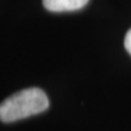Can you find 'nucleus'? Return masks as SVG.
Returning a JSON list of instances; mask_svg holds the SVG:
<instances>
[{
	"label": "nucleus",
	"instance_id": "f03ea898",
	"mask_svg": "<svg viewBox=\"0 0 131 131\" xmlns=\"http://www.w3.org/2000/svg\"><path fill=\"white\" fill-rule=\"evenodd\" d=\"M89 0H42V5L51 12H67L83 9Z\"/></svg>",
	"mask_w": 131,
	"mask_h": 131
},
{
	"label": "nucleus",
	"instance_id": "f257e3e1",
	"mask_svg": "<svg viewBox=\"0 0 131 131\" xmlns=\"http://www.w3.org/2000/svg\"><path fill=\"white\" fill-rule=\"evenodd\" d=\"M49 98L41 89L30 88L21 90L0 103V120L12 123L46 111Z\"/></svg>",
	"mask_w": 131,
	"mask_h": 131
},
{
	"label": "nucleus",
	"instance_id": "7ed1b4c3",
	"mask_svg": "<svg viewBox=\"0 0 131 131\" xmlns=\"http://www.w3.org/2000/svg\"><path fill=\"white\" fill-rule=\"evenodd\" d=\"M124 45H125V49H126V51L131 55V29L126 33V35H125Z\"/></svg>",
	"mask_w": 131,
	"mask_h": 131
}]
</instances>
